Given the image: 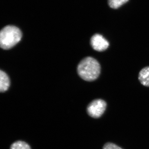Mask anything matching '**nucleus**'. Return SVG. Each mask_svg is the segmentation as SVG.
<instances>
[{
	"instance_id": "f257e3e1",
	"label": "nucleus",
	"mask_w": 149,
	"mask_h": 149,
	"mask_svg": "<svg viewBox=\"0 0 149 149\" xmlns=\"http://www.w3.org/2000/svg\"><path fill=\"white\" fill-rule=\"evenodd\" d=\"M79 76L87 81H93L98 77L101 72V66L98 61L91 57L81 61L77 67Z\"/></svg>"
},
{
	"instance_id": "20e7f679",
	"label": "nucleus",
	"mask_w": 149,
	"mask_h": 149,
	"mask_svg": "<svg viewBox=\"0 0 149 149\" xmlns=\"http://www.w3.org/2000/svg\"><path fill=\"white\" fill-rule=\"evenodd\" d=\"M91 44L94 50L100 52L106 50L109 45L107 40L98 34H96L92 37Z\"/></svg>"
},
{
	"instance_id": "7ed1b4c3",
	"label": "nucleus",
	"mask_w": 149,
	"mask_h": 149,
	"mask_svg": "<svg viewBox=\"0 0 149 149\" xmlns=\"http://www.w3.org/2000/svg\"><path fill=\"white\" fill-rule=\"evenodd\" d=\"M107 103L102 99H97L91 102L87 108L88 113L93 118L100 117L105 111Z\"/></svg>"
},
{
	"instance_id": "f03ea898",
	"label": "nucleus",
	"mask_w": 149,
	"mask_h": 149,
	"mask_svg": "<svg viewBox=\"0 0 149 149\" xmlns=\"http://www.w3.org/2000/svg\"><path fill=\"white\" fill-rule=\"evenodd\" d=\"M22 34L17 27L8 25L4 27L0 32V45L4 49L13 47L21 40Z\"/></svg>"
},
{
	"instance_id": "0eeeda50",
	"label": "nucleus",
	"mask_w": 149,
	"mask_h": 149,
	"mask_svg": "<svg viewBox=\"0 0 149 149\" xmlns=\"http://www.w3.org/2000/svg\"><path fill=\"white\" fill-rule=\"evenodd\" d=\"M10 149H31L30 146L26 142L17 141L14 142L10 146Z\"/></svg>"
},
{
	"instance_id": "39448f33",
	"label": "nucleus",
	"mask_w": 149,
	"mask_h": 149,
	"mask_svg": "<svg viewBox=\"0 0 149 149\" xmlns=\"http://www.w3.org/2000/svg\"><path fill=\"white\" fill-rule=\"evenodd\" d=\"M10 85V81L8 75L1 70L0 71V91L4 92L8 90Z\"/></svg>"
},
{
	"instance_id": "423d86ee",
	"label": "nucleus",
	"mask_w": 149,
	"mask_h": 149,
	"mask_svg": "<svg viewBox=\"0 0 149 149\" xmlns=\"http://www.w3.org/2000/svg\"><path fill=\"white\" fill-rule=\"evenodd\" d=\"M139 79L142 85L149 87V66L141 70L139 73Z\"/></svg>"
},
{
	"instance_id": "1a4fd4ad",
	"label": "nucleus",
	"mask_w": 149,
	"mask_h": 149,
	"mask_svg": "<svg viewBox=\"0 0 149 149\" xmlns=\"http://www.w3.org/2000/svg\"><path fill=\"white\" fill-rule=\"evenodd\" d=\"M103 149H123L115 144L111 143H107L104 145Z\"/></svg>"
},
{
	"instance_id": "6e6552de",
	"label": "nucleus",
	"mask_w": 149,
	"mask_h": 149,
	"mask_svg": "<svg viewBox=\"0 0 149 149\" xmlns=\"http://www.w3.org/2000/svg\"><path fill=\"white\" fill-rule=\"evenodd\" d=\"M128 0H108L109 6L112 8L117 9L127 3Z\"/></svg>"
}]
</instances>
